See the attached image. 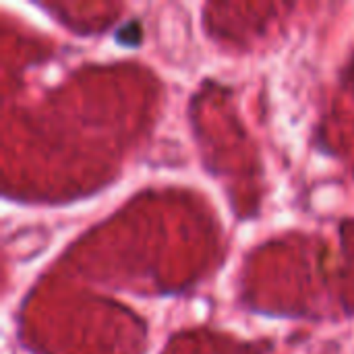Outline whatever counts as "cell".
Segmentation results:
<instances>
[{
  "label": "cell",
  "mask_w": 354,
  "mask_h": 354,
  "mask_svg": "<svg viewBox=\"0 0 354 354\" xmlns=\"http://www.w3.org/2000/svg\"><path fill=\"white\" fill-rule=\"evenodd\" d=\"M116 37L124 46H137L141 41V25L137 21H131L116 33Z\"/></svg>",
  "instance_id": "cell-1"
}]
</instances>
